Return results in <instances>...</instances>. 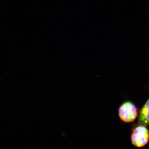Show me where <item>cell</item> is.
<instances>
[{"label":"cell","mask_w":149,"mask_h":149,"mask_svg":"<svg viewBox=\"0 0 149 149\" xmlns=\"http://www.w3.org/2000/svg\"><path fill=\"white\" fill-rule=\"evenodd\" d=\"M118 114L123 122L126 123L133 122L138 116L137 108L131 102H125L119 107Z\"/></svg>","instance_id":"6da1fadb"},{"label":"cell","mask_w":149,"mask_h":149,"mask_svg":"<svg viewBox=\"0 0 149 149\" xmlns=\"http://www.w3.org/2000/svg\"><path fill=\"white\" fill-rule=\"evenodd\" d=\"M145 126H137L133 130L131 136L132 144L138 148L146 145L149 141V131Z\"/></svg>","instance_id":"7a4b0ae2"},{"label":"cell","mask_w":149,"mask_h":149,"mask_svg":"<svg viewBox=\"0 0 149 149\" xmlns=\"http://www.w3.org/2000/svg\"><path fill=\"white\" fill-rule=\"evenodd\" d=\"M149 124V98L140 111L137 126H145Z\"/></svg>","instance_id":"3957f363"}]
</instances>
